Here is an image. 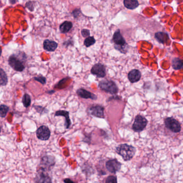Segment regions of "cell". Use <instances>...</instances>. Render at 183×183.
I'll list each match as a JSON object with an SVG mask.
<instances>
[{"mask_svg": "<svg viewBox=\"0 0 183 183\" xmlns=\"http://www.w3.org/2000/svg\"><path fill=\"white\" fill-rule=\"evenodd\" d=\"M116 152L122 156L125 161H128L134 157L136 149L135 147L128 144H122L116 147Z\"/></svg>", "mask_w": 183, "mask_h": 183, "instance_id": "cell-1", "label": "cell"}, {"mask_svg": "<svg viewBox=\"0 0 183 183\" xmlns=\"http://www.w3.org/2000/svg\"><path fill=\"white\" fill-rule=\"evenodd\" d=\"M99 87L102 90L111 94H116L118 92V87L116 83L110 80H102L99 83Z\"/></svg>", "mask_w": 183, "mask_h": 183, "instance_id": "cell-2", "label": "cell"}, {"mask_svg": "<svg viewBox=\"0 0 183 183\" xmlns=\"http://www.w3.org/2000/svg\"><path fill=\"white\" fill-rule=\"evenodd\" d=\"M8 62L10 66L16 71H22L25 69V65L23 60L19 59L17 55L13 54L10 56Z\"/></svg>", "mask_w": 183, "mask_h": 183, "instance_id": "cell-3", "label": "cell"}, {"mask_svg": "<svg viewBox=\"0 0 183 183\" xmlns=\"http://www.w3.org/2000/svg\"><path fill=\"white\" fill-rule=\"evenodd\" d=\"M148 121L143 116L138 115L135 118L133 125L132 129L136 132L143 131L147 126Z\"/></svg>", "mask_w": 183, "mask_h": 183, "instance_id": "cell-4", "label": "cell"}, {"mask_svg": "<svg viewBox=\"0 0 183 183\" xmlns=\"http://www.w3.org/2000/svg\"><path fill=\"white\" fill-rule=\"evenodd\" d=\"M164 123L167 128L174 133H179L181 131V123L174 118H166Z\"/></svg>", "mask_w": 183, "mask_h": 183, "instance_id": "cell-5", "label": "cell"}, {"mask_svg": "<svg viewBox=\"0 0 183 183\" xmlns=\"http://www.w3.org/2000/svg\"><path fill=\"white\" fill-rule=\"evenodd\" d=\"M122 164L118 162L116 159H112L108 161L106 164V167L107 170L111 174H116L119 171L121 168Z\"/></svg>", "mask_w": 183, "mask_h": 183, "instance_id": "cell-6", "label": "cell"}, {"mask_svg": "<svg viewBox=\"0 0 183 183\" xmlns=\"http://www.w3.org/2000/svg\"><path fill=\"white\" fill-rule=\"evenodd\" d=\"M36 183H52V180L47 173V171L44 168H40L35 179Z\"/></svg>", "mask_w": 183, "mask_h": 183, "instance_id": "cell-7", "label": "cell"}, {"mask_svg": "<svg viewBox=\"0 0 183 183\" xmlns=\"http://www.w3.org/2000/svg\"><path fill=\"white\" fill-rule=\"evenodd\" d=\"M36 136L40 140L47 141L49 139L50 131L47 126H41L36 131Z\"/></svg>", "mask_w": 183, "mask_h": 183, "instance_id": "cell-8", "label": "cell"}, {"mask_svg": "<svg viewBox=\"0 0 183 183\" xmlns=\"http://www.w3.org/2000/svg\"><path fill=\"white\" fill-rule=\"evenodd\" d=\"M93 75H96L97 77L103 78L106 75V70L105 66L101 64H96L93 66L91 70Z\"/></svg>", "mask_w": 183, "mask_h": 183, "instance_id": "cell-9", "label": "cell"}, {"mask_svg": "<svg viewBox=\"0 0 183 183\" xmlns=\"http://www.w3.org/2000/svg\"><path fill=\"white\" fill-rule=\"evenodd\" d=\"M55 158L53 156H45L41 161V168H44L47 171L49 170L55 165Z\"/></svg>", "mask_w": 183, "mask_h": 183, "instance_id": "cell-10", "label": "cell"}, {"mask_svg": "<svg viewBox=\"0 0 183 183\" xmlns=\"http://www.w3.org/2000/svg\"><path fill=\"white\" fill-rule=\"evenodd\" d=\"M104 110L105 108L103 106L100 105H94L89 108L90 113L92 116L99 118H105Z\"/></svg>", "mask_w": 183, "mask_h": 183, "instance_id": "cell-11", "label": "cell"}, {"mask_svg": "<svg viewBox=\"0 0 183 183\" xmlns=\"http://www.w3.org/2000/svg\"><path fill=\"white\" fill-rule=\"evenodd\" d=\"M113 41L115 45L117 46L118 48L126 47V41H125L124 38L122 36L119 30L116 31L113 35Z\"/></svg>", "mask_w": 183, "mask_h": 183, "instance_id": "cell-12", "label": "cell"}, {"mask_svg": "<svg viewBox=\"0 0 183 183\" xmlns=\"http://www.w3.org/2000/svg\"><path fill=\"white\" fill-rule=\"evenodd\" d=\"M77 94L81 98L85 99H91L93 100H96L97 99V96L96 94L87 91L84 88H80L77 90Z\"/></svg>", "mask_w": 183, "mask_h": 183, "instance_id": "cell-13", "label": "cell"}, {"mask_svg": "<svg viewBox=\"0 0 183 183\" xmlns=\"http://www.w3.org/2000/svg\"><path fill=\"white\" fill-rule=\"evenodd\" d=\"M141 74L140 71L138 70H132L128 74V79L131 83H135L139 81L141 78Z\"/></svg>", "mask_w": 183, "mask_h": 183, "instance_id": "cell-14", "label": "cell"}, {"mask_svg": "<svg viewBox=\"0 0 183 183\" xmlns=\"http://www.w3.org/2000/svg\"><path fill=\"white\" fill-rule=\"evenodd\" d=\"M58 44L54 41L46 39L44 41V48L45 50L49 52H53L57 48Z\"/></svg>", "mask_w": 183, "mask_h": 183, "instance_id": "cell-15", "label": "cell"}, {"mask_svg": "<svg viewBox=\"0 0 183 183\" xmlns=\"http://www.w3.org/2000/svg\"><path fill=\"white\" fill-rule=\"evenodd\" d=\"M55 116H63V117H64L65 118V128H67V129L69 128V127L70 126L71 124L70 117H69V112H68L67 111H64V110H59V111H57L56 112Z\"/></svg>", "mask_w": 183, "mask_h": 183, "instance_id": "cell-16", "label": "cell"}, {"mask_svg": "<svg viewBox=\"0 0 183 183\" xmlns=\"http://www.w3.org/2000/svg\"><path fill=\"white\" fill-rule=\"evenodd\" d=\"M73 26V23L71 22L65 21L60 25L59 30L62 33H66L72 29Z\"/></svg>", "mask_w": 183, "mask_h": 183, "instance_id": "cell-17", "label": "cell"}, {"mask_svg": "<svg viewBox=\"0 0 183 183\" xmlns=\"http://www.w3.org/2000/svg\"><path fill=\"white\" fill-rule=\"evenodd\" d=\"M125 7L129 9H134L139 6L138 0H124Z\"/></svg>", "mask_w": 183, "mask_h": 183, "instance_id": "cell-18", "label": "cell"}, {"mask_svg": "<svg viewBox=\"0 0 183 183\" xmlns=\"http://www.w3.org/2000/svg\"><path fill=\"white\" fill-rule=\"evenodd\" d=\"M172 66L175 70L183 69V60L179 58H175L172 61Z\"/></svg>", "mask_w": 183, "mask_h": 183, "instance_id": "cell-19", "label": "cell"}, {"mask_svg": "<svg viewBox=\"0 0 183 183\" xmlns=\"http://www.w3.org/2000/svg\"><path fill=\"white\" fill-rule=\"evenodd\" d=\"M7 75L3 70L0 68V85H6L8 83Z\"/></svg>", "mask_w": 183, "mask_h": 183, "instance_id": "cell-20", "label": "cell"}, {"mask_svg": "<svg viewBox=\"0 0 183 183\" xmlns=\"http://www.w3.org/2000/svg\"><path fill=\"white\" fill-rule=\"evenodd\" d=\"M155 38L157 39L160 42L164 43L166 42L167 39H168V35L166 33H162V32H158L155 34Z\"/></svg>", "mask_w": 183, "mask_h": 183, "instance_id": "cell-21", "label": "cell"}, {"mask_svg": "<svg viewBox=\"0 0 183 183\" xmlns=\"http://www.w3.org/2000/svg\"><path fill=\"white\" fill-rule=\"evenodd\" d=\"M23 103L24 106H25V108H28L30 106V104H31V99H30V95L28 94H24L23 96Z\"/></svg>", "mask_w": 183, "mask_h": 183, "instance_id": "cell-22", "label": "cell"}, {"mask_svg": "<svg viewBox=\"0 0 183 183\" xmlns=\"http://www.w3.org/2000/svg\"><path fill=\"white\" fill-rule=\"evenodd\" d=\"M9 108L6 105H0V117L1 118L6 117L8 113Z\"/></svg>", "mask_w": 183, "mask_h": 183, "instance_id": "cell-23", "label": "cell"}, {"mask_svg": "<svg viewBox=\"0 0 183 183\" xmlns=\"http://www.w3.org/2000/svg\"><path fill=\"white\" fill-rule=\"evenodd\" d=\"M96 39L93 37H88L85 39L84 41V45L87 47L91 46L92 45L94 44L96 42Z\"/></svg>", "mask_w": 183, "mask_h": 183, "instance_id": "cell-24", "label": "cell"}, {"mask_svg": "<svg viewBox=\"0 0 183 183\" xmlns=\"http://www.w3.org/2000/svg\"><path fill=\"white\" fill-rule=\"evenodd\" d=\"M34 79L36 81H38L39 82L41 83L42 84H45L46 83V79L45 77L42 76L41 75L38 76L37 77H35Z\"/></svg>", "mask_w": 183, "mask_h": 183, "instance_id": "cell-25", "label": "cell"}, {"mask_svg": "<svg viewBox=\"0 0 183 183\" xmlns=\"http://www.w3.org/2000/svg\"><path fill=\"white\" fill-rule=\"evenodd\" d=\"M105 182L107 183H117V178L116 177L113 176H110L107 178Z\"/></svg>", "mask_w": 183, "mask_h": 183, "instance_id": "cell-26", "label": "cell"}, {"mask_svg": "<svg viewBox=\"0 0 183 183\" xmlns=\"http://www.w3.org/2000/svg\"><path fill=\"white\" fill-rule=\"evenodd\" d=\"M82 36L85 38L89 37L90 35V32L87 29H83L82 31Z\"/></svg>", "mask_w": 183, "mask_h": 183, "instance_id": "cell-27", "label": "cell"}, {"mask_svg": "<svg viewBox=\"0 0 183 183\" xmlns=\"http://www.w3.org/2000/svg\"><path fill=\"white\" fill-rule=\"evenodd\" d=\"M80 11L79 10H74V11L73 12V15L74 16V17H78L79 15H80Z\"/></svg>", "mask_w": 183, "mask_h": 183, "instance_id": "cell-28", "label": "cell"}, {"mask_svg": "<svg viewBox=\"0 0 183 183\" xmlns=\"http://www.w3.org/2000/svg\"><path fill=\"white\" fill-rule=\"evenodd\" d=\"M64 183H74V181H73L70 179H69V178H67V179H64Z\"/></svg>", "mask_w": 183, "mask_h": 183, "instance_id": "cell-29", "label": "cell"}, {"mask_svg": "<svg viewBox=\"0 0 183 183\" xmlns=\"http://www.w3.org/2000/svg\"><path fill=\"white\" fill-rule=\"evenodd\" d=\"M1 54H2V47L0 46V56L1 55Z\"/></svg>", "mask_w": 183, "mask_h": 183, "instance_id": "cell-30", "label": "cell"}, {"mask_svg": "<svg viewBox=\"0 0 183 183\" xmlns=\"http://www.w3.org/2000/svg\"><path fill=\"white\" fill-rule=\"evenodd\" d=\"M0 132H1V127H0Z\"/></svg>", "mask_w": 183, "mask_h": 183, "instance_id": "cell-31", "label": "cell"}]
</instances>
